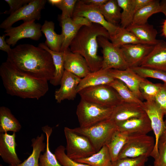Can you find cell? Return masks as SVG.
<instances>
[{
    "label": "cell",
    "mask_w": 166,
    "mask_h": 166,
    "mask_svg": "<svg viewBox=\"0 0 166 166\" xmlns=\"http://www.w3.org/2000/svg\"><path fill=\"white\" fill-rule=\"evenodd\" d=\"M7 54L6 60L22 72L49 81L53 77L55 68L52 56L38 46L19 44Z\"/></svg>",
    "instance_id": "1"
},
{
    "label": "cell",
    "mask_w": 166,
    "mask_h": 166,
    "mask_svg": "<svg viewBox=\"0 0 166 166\" xmlns=\"http://www.w3.org/2000/svg\"><path fill=\"white\" fill-rule=\"evenodd\" d=\"M0 76L6 93L12 96L38 100L49 90L47 80L22 72L7 60L0 65Z\"/></svg>",
    "instance_id": "2"
},
{
    "label": "cell",
    "mask_w": 166,
    "mask_h": 166,
    "mask_svg": "<svg viewBox=\"0 0 166 166\" xmlns=\"http://www.w3.org/2000/svg\"><path fill=\"white\" fill-rule=\"evenodd\" d=\"M100 36L110 38L108 31L100 25L93 23L89 26H83L69 47L71 52L80 54L85 59L91 72L99 70L102 67L103 58L97 54V38Z\"/></svg>",
    "instance_id": "3"
},
{
    "label": "cell",
    "mask_w": 166,
    "mask_h": 166,
    "mask_svg": "<svg viewBox=\"0 0 166 166\" xmlns=\"http://www.w3.org/2000/svg\"><path fill=\"white\" fill-rule=\"evenodd\" d=\"M114 108L102 106L81 98L76 112L80 127H88L109 119Z\"/></svg>",
    "instance_id": "4"
},
{
    "label": "cell",
    "mask_w": 166,
    "mask_h": 166,
    "mask_svg": "<svg viewBox=\"0 0 166 166\" xmlns=\"http://www.w3.org/2000/svg\"><path fill=\"white\" fill-rule=\"evenodd\" d=\"M73 129L76 132L87 137L96 152L106 145L117 130L116 124L110 119L88 127H79Z\"/></svg>",
    "instance_id": "5"
},
{
    "label": "cell",
    "mask_w": 166,
    "mask_h": 166,
    "mask_svg": "<svg viewBox=\"0 0 166 166\" xmlns=\"http://www.w3.org/2000/svg\"><path fill=\"white\" fill-rule=\"evenodd\" d=\"M66 141V154L70 159L76 160L88 157L96 152L89 139L68 127L64 128Z\"/></svg>",
    "instance_id": "6"
},
{
    "label": "cell",
    "mask_w": 166,
    "mask_h": 166,
    "mask_svg": "<svg viewBox=\"0 0 166 166\" xmlns=\"http://www.w3.org/2000/svg\"><path fill=\"white\" fill-rule=\"evenodd\" d=\"M78 93L81 98L107 107L114 108L123 101L117 92L107 85L86 88Z\"/></svg>",
    "instance_id": "7"
},
{
    "label": "cell",
    "mask_w": 166,
    "mask_h": 166,
    "mask_svg": "<svg viewBox=\"0 0 166 166\" xmlns=\"http://www.w3.org/2000/svg\"><path fill=\"white\" fill-rule=\"evenodd\" d=\"M155 145V140L145 135H129L128 141L121 151L118 159L150 156ZM117 159V160H118Z\"/></svg>",
    "instance_id": "8"
},
{
    "label": "cell",
    "mask_w": 166,
    "mask_h": 166,
    "mask_svg": "<svg viewBox=\"0 0 166 166\" xmlns=\"http://www.w3.org/2000/svg\"><path fill=\"white\" fill-rule=\"evenodd\" d=\"M97 41L103 55L101 69L124 70L129 68L120 47L114 45L102 36L98 37Z\"/></svg>",
    "instance_id": "9"
},
{
    "label": "cell",
    "mask_w": 166,
    "mask_h": 166,
    "mask_svg": "<svg viewBox=\"0 0 166 166\" xmlns=\"http://www.w3.org/2000/svg\"><path fill=\"white\" fill-rule=\"evenodd\" d=\"M46 0H31L28 4L9 15L1 24L0 28L5 30L20 20L24 22L39 20L42 10L44 8Z\"/></svg>",
    "instance_id": "10"
},
{
    "label": "cell",
    "mask_w": 166,
    "mask_h": 166,
    "mask_svg": "<svg viewBox=\"0 0 166 166\" xmlns=\"http://www.w3.org/2000/svg\"><path fill=\"white\" fill-rule=\"evenodd\" d=\"M76 16L85 18L92 23L102 26L109 33L110 38L114 36L120 27L108 22L97 7L87 4L83 0H77L76 3L72 17Z\"/></svg>",
    "instance_id": "11"
},
{
    "label": "cell",
    "mask_w": 166,
    "mask_h": 166,
    "mask_svg": "<svg viewBox=\"0 0 166 166\" xmlns=\"http://www.w3.org/2000/svg\"><path fill=\"white\" fill-rule=\"evenodd\" d=\"M142 107L150 119L152 130L155 136V145L150 156L156 161L159 156L158 141L165 131L163 119L165 115L154 101L144 102Z\"/></svg>",
    "instance_id": "12"
},
{
    "label": "cell",
    "mask_w": 166,
    "mask_h": 166,
    "mask_svg": "<svg viewBox=\"0 0 166 166\" xmlns=\"http://www.w3.org/2000/svg\"><path fill=\"white\" fill-rule=\"evenodd\" d=\"M42 26L40 24L32 21L23 22L18 26L9 27L4 31L6 36L8 37L6 41L8 45L14 46L23 38L38 41L42 36Z\"/></svg>",
    "instance_id": "13"
},
{
    "label": "cell",
    "mask_w": 166,
    "mask_h": 166,
    "mask_svg": "<svg viewBox=\"0 0 166 166\" xmlns=\"http://www.w3.org/2000/svg\"><path fill=\"white\" fill-rule=\"evenodd\" d=\"M154 45L136 44L124 45L120 47L129 68L140 66L145 58L152 50Z\"/></svg>",
    "instance_id": "14"
},
{
    "label": "cell",
    "mask_w": 166,
    "mask_h": 166,
    "mask_svg": "<svg viewBox=\"0 0 166 166\" xmlns=\"http://www.w3.org/2000/svg\"><path fill=\"white\" fill-rule=\"evenodd\" d=\"M81 78L65 70L61 80L60 88L54 93L57 102L65 100H73L77 94V90Z\"/></svg>",
    "instance_id": "15"
},
{
    "label": "cell",
    "mask_w": 166,
    "mask_h": 166,
    "mask_svg": "<svg viewBox=\"0 0 166 166\" xmlns=\"http://www.w3.org/2000/svg\"><path fill=\"white\" fill-rule=\"evenodd\" d=\"M146 114L141 105L123 101L114 108L110 119L116 123Z\"/></svg>",
    "instance_id": "16"
},
{
    "label": "cell",
    "mask_w": 166,
    "mask_h": 166,
    "mask_svg": "<svg viewBox=\"0 0 166 166\" xmlns=\"http://www.w3.org/2000/svg\"><path fill=\"white\" fill-rule=\"evenodd\" d=\"M116 124L118 131L128 135L147 134L152 130L150 121L147 114Z\"/></svg>",
    "instance_id": "17"
},
{
    "label": "cell",
    "mask_w": 166,
    "mask_h": 166,
    "mask_svg": "<svg viewBox=\"0 0 166 166\" xmlns=\"http://www.w3.org/2000/svg\"><path fill=\"white\" fill-rule=\"evenodd\" d=\"M16 132L12 134L0 133V156L5 162L13 166L22 162L16 151L17 145L15 140Z\"/></svg>",
    "instance_id": "18"
},
{
    "label": "cell",
    "mask_w": 166,
    "mask_h": 166,
    "mask_svg": "<svg viewBox=\"0 0 166 166\" xmlns=\"http://www.w3.org/2000/svg\"><path fill=\"white\" fill-rule=\"evenodd\" d=\"M65 52V70L82 78L91 71L85 59L80 54L73 53L69 48Z\"/></svg>",
    "instance_id": "19"
},
{
    "label": "cell",
    "mask_w": 166,
    "mask_h": 166,
    "mask_svg": "<svg viewBox=\"0 0 166 166\" xmlns=\"http://www.w3.org/2000/svg\"><path fill=\"white\" fill-rule=\"evenodd\" d=\"M140 66L166 71V42L159 40Z\"/></svg>",
    "instance_id": "20"
},
{
    "label": "cell",
    "mask_w": 166,
    "mask_h": 166,
    "mask_svg": "<svg viewBox=\"0 0 166 166\" xmlns=\"http://www.w3.org/2000/svg\"><path fill=\"white\" fill-rule=\"evenodd\" d=\"M108 71L113 78L124 83L138 98L142 101L143 98L139 86L144 78L141 77L129 68L124 70L112 69Z\"/></svg>",
    "instance_id": "21"
},
{
    "label": "cell",
    "mask_w": 166,
    "mask_h": 166,
    "mask_svg": "<svg viewBox=\"0 0 166 166\" xmlns=\"http://www.w3.org/2000/svg\"><path fill=\"white\" fill-rule=\"evenodd\" d=\"M115 79L110 74L108 70L101 69L94 72H91L82 78L77 86V92L86 88L101 85H108Z\"/></svg>",
    "instance_id": "22"
},
{
    "label": "cell",
    "mask_w": 166,
    "mask_h": 166,
    "mask_svg": "<svg viewBox=\"0 0 166 166\" xmlns=\"http://www.w3.org/2000/svg\"><path fill=\"white\" fill-rule=\"evenodd\" d=\"M126 28L145 44L154 45L158 41L156 39L157 30L147 23L139 25L132 24Z\"/></svg>",
    "instance_id": "23"
},
{
    "label": "cell",
    "mask_w": 166,
    "mask_h": 166,
    "mask_svg": "<svg viewBox=\"0 0 166 166\" xmlns=\"http://www.w3.org/2000/svg\"><path fill=\"white\" fill-rule=\"evenodd\" d=\"M60 21L62 37L61 52H63L69 48L72 40L82 26L76 24L72 18H60Z\"/></svg>",
    "instance_id": "24"
},
{
    "label": "cell",
    "mask_w": 166,
    "mask_h": 166,
    "mask_svg": "<svg viewBox=\"0 0 166 166\" xmlns=\"http://www.w3.org/2000/svg\"><path fill=\"white\" fill-rule=\"evenodd\" d=\"M55 24L52 21L45 20L42 26L41 31L46 38L45 44L51 50L61 52L62 42L61 34H59L54 30Z\"/></svg>",
    "instance_id": "25"
},
{
    "label": "cell",
    "mask_w": 166,
    "mask_h": 166,
    "mask_svg": "<svg viewBox=\"0 0 166 166\" xmlns=\"http://www.w3.org/2000/svg\"><path fill=\"white\" fill-rule=\"evenodd\" d=\"M38 46L48 51L52 58L55 71L53 77L49 81L50 83L55 86L60 85L65 70L64 67L65 52H57L52 51L44 43H40Z\"/></svg>",
    "instance_id": "26"
},
{
    "label": "cell",
    "mask_w": 166,
    "mask_h": 166,
    "mask_svg": "<svg viewBox=\"0 0 166 166\" xmlns=\"http://www.w3.org/2000/svg\"><path fill=\"white\" fill-rule=\"evenodd\" d=\"M22 126L18 120L12 114L10 110L4 106L0 107V133L8 131L19 132Z\"/></svg>",
    "instance_id": "27"
},
{
    "label": "cell",
    "mask_w": 166,
    "mask_h": 166,
    "mask_svg": "<svg viewBox=\"0 0 166 166\" xmlns=\"http://www.w3.org/2000/svg\"><path fill=\"white\" fill-rule=\"evenodd\" d=\"M45 136L42 133L36 138L31 140V146L33 148L32 152L30 155L23 162L19 164L9 166H39V158L42 152L45 151L46 147V144L44 142Z\"/></svg>",
    "instance_id": "28"
},
{
    "label": "cell",
    "mask_w": 166,
    "mask_h": 166,
    "mask_svg": "<svg viewBox=\"0 0 166 166\" xmlns=\"http://www.w3.org/2000/svg\"><path fill=\"white\" fill-rule=\"evenodd\" d=\"M74 160L90 166H112V164L108 149L106 145L88 157Z\"/></svg>",
    "instance_id": "29"
},
{
    "label": "cell",
    "mask_w": 166,
    "mask_h": 166,
    "mask_svg": "<svg viewBox=\"0 0 166 166\" xmlns=\"http://www.w3.org/2000/svg\"><path fill=\"white\" fill-rule=\"evenodd\" d=\"M128 136L127 133L117 130L106 144L112 163L117 160L121 151L128 141Z\"/></svg>",
    "instance_id": "30"
},
{
    "label": "cell",
    "mask_w": 166,
    "mask_h": 166,
    "mask_svg": "<svg viewBox=\"0 0 166 166\" xmlns=\"http://www.w3.org/2000/svg\"><path fill=\"white\" fill-rule=\"evenodd\" d=\"M97 7L108 22L118 26L117 24L121 22V13L117 0H108L105 4Z\"/></svg>",
    "instance_id": "31"
},
{
    "label": "cell",
    "mask_w": 166,
    "mask_h": 166,
    "mask_svg": "<svg viewBox=\"0 0 166 166\" xmlns=\"http://www.w3.org/2000/svg\"><path fill=\"white\" fill-rule=\"evenodd\" d=\"M160 2L158 0H152L149 4L135 12L132 24L139 25L146 23L151 16L160 12Z\"/></svg>",
    "instance_id": "32"
},
{
    "label": "cell",
    "mask_w": 166,
    "mask_h": 166,
    "mask_svg": "<svg viewBox=\"0 0 166 166\" xmlns=\"http://www.w3.org/2000/svg\"><path fill=\"white\" fill-rule=\"evenodd\" d=\"M42 130L46 136V147L45 152L41 154L39 158V166H62L57 160L54 154L49 148V139L52 132V128L48 125L42 127Z\"/></svg>",
    "instance_id": "33"
},
{
    "label": "cell",
    "mask_w": 166,
    "mask_h": 166,
    "mask_svg": "<svg viewBox=\"0 0 166 166\" xmlns=\"http://www.w3.org/2000/svg\"><path fill=\"white\" fill-rule=\"evenodd\" d=\"M109 39L114 45L120 47L127 45L145 44L126 28L121 26L117 33L113 36L110 38Z\"/></svg>",
    "instance_id": "34"
},
{
    "label": "cell",
    "mask_w": 166,
    "mask_h": 166,
    "mask_svg": "<svg viewBox=\"0 0 166 166\" xmlns=\"http://www.w3.org/2000/svg\"><path fill=\"white\" fill-rule=\"evenodd\" d=\"M118 93L122 100L125 102L135 103L143 105L144 102L138 98L121 81L117 79L108 85Z\"/></svg>",
    "instance_id": "35"
},
{
    "label": "cell",
    "mask_w": 166,
    "mask_h": 166,
    "mask_svg": "<svg viewBox=\"0 0 166 166\" xmlns=\"http://www.w3.org/2000/svg\"><path fill=\"white\" fill-rule=\"evenodd\" d=\"M117 1L119 7L122 10L120 26L126 28L132 24L135 13L133 0H117Z\"/></svg>",
    "instance_id": "36"
},
{
    "label": "cell",
    "mask_w": 166,
    "mask_h": 166,
    "mask_svg": "<svg viewBox=\"0 0 166 166\" xmlns=\"http://www.w3.org/2000/svg\"><path fill=\"white\" fill-rule=\"evenodd\" d=\"M162 84L153 83L146 78L141 82L139 89L142 97L146 101H154L160 89Z\"/></svg>",
    "instance_id": "37"
},
{
    "label": "cell",
    "mask_w": 166,
    "mask_h": 166,
    "mask_svg": "<svg viewBox=\"0 0 166 166\" xmlns=\"http://www.w3.org/2000/svg\"><path fill=\"white\" fill-rule=\"evenodd\" d=\"M130 68L142 78L150 77L158 79L166 84V71L141 66Z\"/></svg>",
    "instance_id": "38"
},
{
    "label": "cell",
    "mask_w": 166,
    "mask_h": 166,
    "mask_svg": "<svg viewBox=\"0 0 166 166\" xmlns=\"http://www.w3.org/2000/svg\"><path fill=\"white\" fill-rule=\"evenodd\" d=\"M65 148L60 145L55 149L54 154L59 163L62 166H90L76 162L69 158L65 152Z\"/></svg>",
    "instance_id": "39"
},
{
    "label": "cell",
    "mask_w": 166,
    "mask_h": 166,
    "mask_svg": "<svg viewBox=\"0 0 166 166\" xmlns=\"http://www.w3.org/2000/svg\"><path fill=\"white\" fill-rule=\"evenodd\" d=\"M148 159L144 156L119 159L112 163V166H145Z\"/></svg>",
    "instance_id": "40"
},
{
    "label": "cell",
    "mask_w": 166,
    "mask_h": 166,
    "mask_svg": "<svg viewBox=\"0 0 166 166\" xmlns=\"http://www.w3.org/2000/svg\"><path fill=\"white\" fill-rule=\"evenodd\" d=\"M77 0H61V2L56 7L62 11L60 18H72Z\"/></svg>",
    "instance_id": "41"
},
{
    "label": "cell",
    "mask_w": 166,
    "mask_h": 166,
    "mask_svg": "<svg viewBox=\"0 0 166 166\" xmlns=\"http://www.w3.org/2000/svg\"><path fill=\"white\" fill-rule=\"evenodd\" d=\"M154 101L162 112L166 113V84H162L159 92L156 96Z\"/></svg>",
    "instance_id": "42"
},
{
    "label": "cell",
    "mask_w": 166,
    "mask_h": 166,
    "mask_svg": "<svg viewBox=\"0 0 166 166\" xmlns=\"http://www.w3.org/2000/svg\"><path fill=\"white\" fill-rule=\"evenodd\" d=\"M159 156L157 160L154 163L159 166H166V140L160 137L158 143Z\"/></svg>",
    "instance_id": "43"
},
{
    "label": "cell",
    "mask_w": 166,
    "mask_h": 166,
    "mask_svg": "<svg viewBox=\"0 0 166 166\" xmlns=\"http://www.w3.org/2000/svg\"><path fill=\"white\" fill-rule=\"evenodd\" d=\"M31 0H5L8 4L10 9L6 10L3 14L10 15L18 10L23 6L28 4Z\"/></svg>",
    "instance_id": "44"
},
{
    "label": "cell",
    "mask_w": 166,
    "mask_h": 166,
    "mask_svg": "<svg viewBox=\"0 0 166 166\" xmlns=\"http://www.w3.org/2000/svg\"><path fill=\"white\" fill-rule=\"evenodd\" d=\"M6 36L5 34L0 36V49L8 54L10 52L12 48L7 43L5 40Z\"/></svg>",
    "instance_id": "45"
},
{
    "label": "cell",
    "mask_w": 166,
    "mask_h": 166,
    "mask_svg": "<svg viewBox=\"0 0 166 166\" xmlns=\"http://www.w3.org/2000/svg\"><path fill=\"white\" fill-rule=\"evenodd\" d=\"M73 21L77 24L83 26H89L93 23L86 18L82 17H73L72 18Z\"/></svg>",
    "instance_id": "46"
},
{
    "label": "cell",
    "mask_w": 166,
    "mask_h": 166,
    "mask_svg": "<svg viewBox=\"0 0 166 166\" xmlns=\"http://www.w3.org/2000/svg\"><path fill=\"white\" fill-rule=\"evenodd\" d=\"M152 0H133L135 12L152 1Z\"/></svg>",
    "instance_id": "47"
},
{
    "label": "cell",
    "mask_w": 166,
    "mask_h": 166,
    "mask_svg": "<svg viewBox=\"0 0 166 166\" xmlns=\"http://www.w3.org/2000/svg\"><path fill=\"white\" fill-rule=\"evenodd\" d=\"M85 3L92 6L99 7L105 4L108 0H83Z\"/></svg>",
    "instance_id": "48"
},
{
    "label": "cell",
    "mask_w": 166,
    "mask_h": 166,
    "mask_svg": "<svg viewBox=\"0 0 166 166\" xmlns=\"http://www.w3.org/2000/svg\"><path fill=\"white\" fill-rule=\"evenodd\" d=\"M160 12L162 13L166 17V0H163L160 2Z\"/></svg>",
    "instance_id": "49"
},
{
    "label": "cell",
    "mask_w": 166,
    "mask_h": 166,
    "mask_svg": "<svg viewBox=\"0 0 166 166\" xmlns=\"http://www.w3.org/2000/svg\"><path fill=\"white\" fill-rule=\"evenodd\" d=\"M162 35L166 37V17L162 26Z\"/></svg>",
    "instance_id": "50"
},
{
    "label": "cell",
    "mask_w": 166,
    "mask_h": 166,
    "mask_svg": "<svg viewBox=\"0 0 166 166\" xmlns=\"http://www.w3.org/2000/svg\"><path fill=\"white\" fill-rule=\"evenodd\" d=\"M52 6H57L61 1V0H48L47 1Z\"/></svg>",
    "instance_id": "51"
},
{
    "label": "cell",
    "mask_w": 166,
    "mask_h": 166,
    "mask_svg": "<svg viewBox=\"0 0 166 166\" xmlns=\"http://www.w3.org/2000/svg\"><path fill=\"white\" fill-rule=\"evenodd\" d=\"M165 115V119L164 121V123L165 128V131L163 135L160 137H161L166 140V113Z\"/></svg>",
    "instance_id": "52"
},
{
    "label": "cell",
    "mask_w": 166,
    "mask_h": 166,
    "mask_svg": "<svg viewBox=\"0 0 166 166\" xmlns=\"http://www.w3.org/2000/svg\"><path fill=\"white\" fill-rule=\"evenodd\" d=\"M148 166H159V165L157 164L156 163H154L153 165H148Z\"/></svg>",
    "instance_id": "53"
},
{
    "label": "cell",
    "mask_w": 166,
    "mask_h": 166,
    "mask_svg": "<svg viewBox=\"0 0 166 166\" xmlns=\"http://www.w3.org/2000/svg\"><path fill=\"white\" fill-rule=\"evenodd\" d=\"M0 166H3V165H2V164H0Z\"/></svg>",
    "instance_id": "54"
}]
</instances>
